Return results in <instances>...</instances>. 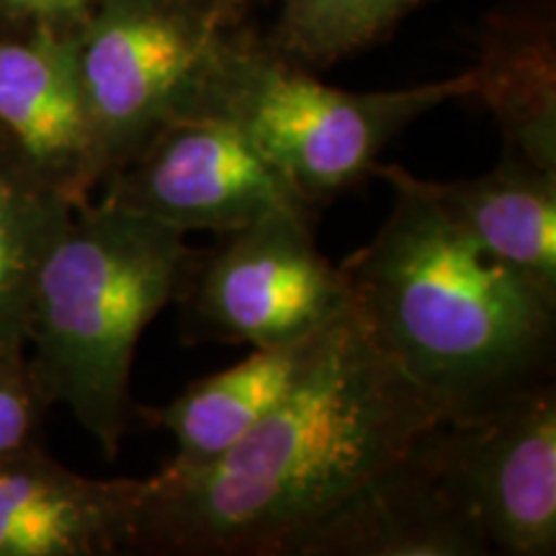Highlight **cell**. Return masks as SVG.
<instances>
[{"label":"cell","instance_id":"obj_1","mask_svg":"<svg viewBox=\"0 0 556 556\" xmlns=\"http://www.w3.org/2000/svg\"><path fill=\"white\" fill-rule=\"evenodd\" d=\"M443 420L356 307L270 413L212 462L144 479L135 552L283 556L299 533Z\"/></svg>","mask_w":556,"mask_h":556},{"label":"cell","instance_id":"obj_2","mask_svg":"<svg viewBox=\"0 0 556 556\" xmlns=\"http://www.w3.org/2000/svg\"><path fill=\"white\" fill-rule=\"evenodd\" d=\"M371 173L394 189L392 212L340 270L374 343L443 417L552 379L556 299L479 248L422 178L400 165Z\"/></svg>","mask_w":556,"mask_h":556},{"label":"cell","instance_id":"obj_3","mask_svg":"<svg viewBox=\"0 0 556 556\" xmlns=\"http://www.w3.org/2000/svg\"><path fill=\"white\" fill-rule=\"evenodd\" d=\"M186 235L93 197L75 206L45 268L26 332V366L47 407H65L103 454H119L135 402L139 338L184 294L197 263Z\"/></svg>","mask_w":556,"mask_h":556},{"label":"cell","instance_id":"obj_4","mask_svg":"<svg viewBox=\"0 0 556 556\" xmlns=\"http://www.w3.org/2000/svg\"><path fill=\"white\" fill-rule=\"evenodd\" d=\"M471 90L469 70L392 90L328 86L242 21L214 47L184 106L197 103L238 124L315 206L364 180L402 129L443 103L471 99Z\"/></svg>","mask_w":556,"mask_h":556},{"label":"cell","instance_id":"obj_5","mask_svg":"<svg viewBox=\"0 0 556 556\" xmlns=\"http://www.w3.org/2000/svg\"><path fill=\"white\" fill-rule=\"evenodd\" d=\"M232 26L201 0H101L88 13L73 52L106 176L191 99Z\"/></svg>","mask_w":556,"mask_h":556},{"label":"cell","instance_id":"obj_6","mask_svg":"<svg viewBox=\"0 0 556 556\" xmlns=\"http://www.w3.org/2000/svg\"><path fill=\"white\" fill-rule=\"evenodd\" d=\"M189 323L222 343L268 348L315 336L351 307L304 208H276L199 253L184 294Z\"/></svg>","mask_w":556,"mask_h":556},{"label":"cell","instance_id":"obj_7","mask_svg":"<svg viewBox=\"0 0 556 556\" xmlns=\"http://www.w3.org/2000/svg\"><path fill=\"white\" fill-rule=\"evenodd\" d=\"M451 495L490 554L556 552V389L552 379L422 433Z\"/></svg>","mask_w":556,"mask_h":556},{"label":"cell","instance_id":"obj_8","mask_svg":"<svg viewBox=\"0 0 556 556\" xmlns=\"http://www.w3.org/2000/svg\"><path fill=\"white\" fill-rule=\"evenodd\" d=\"M96 197L180 235H225L276 208L312 212L238 124L197 103L160 124L103 178Z\"/></svg>","mask_w":556,"mask_h":556},{"label":"cell","instance_id":"obj_9","mask_svg":"<svg viewBox=\"0 0 556 556\" xmlns=\"http://www.w3.org/2000/svg\"><path fill=\"white\" fill-rule=\"evenodd\" d=\"M0 150L73 206L106 176L78 70L73 34L0 31Z\"/></svg>","mask_w":556,"mask_h":556},{"label":"cell","instance_id":"obj_10","mask_svg":"<svg viewBox=\"0 0 556 556\" xmlns=\"http://www.w3.org/2000/svg\"><path fill=\"white\" fill-rule=\"evenodd\" d=\"M422 433L299 533L283 556L490 554L475 520L456 503L430 458Z\"/></svg>","mask_w":556,"mask_h":556},{"label":"cell","instance_id":"obj_11","mask_svg":"<svg viewBox=\"0 0 556 556\" xmlns=\"http://www.w3.org/2000/svg\"><path fill=\"white\" fill-rule=\"evenodd\" d=\"M144 479L67 469L41 443L0 456V556L135 552Z\"/></svg>","mask_w":556,"mask_h":556},{"label":"cell","instance_id":"obj_12","mask_svg":"<svg viewBox=\"0 0 556 556\" xmlns=\"http://www.w3.org/2000/svg\"><path fill=\"white\" fill-rule=\"evenodd\" d=\"M471 99L495 116L503 152L556 170L554 0H503L477 31Z\"/></svg>","mask_w":556,"mask_h":556},{"label":"cell","instance_id":"obj_13","mask_svg":"<svg viewBox=\"0 0 556 556\" xmlns=\"http://www.w3.org/2000/svg\"><path fill=\"white\" fill-rule=\"evenodd\" d=\"M422 184L479 248L556 299V170L503 152L484 176Z\"/></svg>","mask_w":556,"mask_h":556},{"label":"cell","instance_id":"obj_14","mask_svg":"<svg viewBox=\"0 0 556 556\" xmlns=\"http://www.w3.org/2000/svg\"><path fill=\"white\" fill-rule=\"evenodd\" d=\"M332 325L294 343L255 348L245 361L193 381L152 413V420L176 441L173 464L212 462L245 438L309 371Z\"/></svg>","mask_w":556,"mask_h":556},{"label":"cell","instance_id":"obj_15","mask_svg":"<svg viewBox=\"0 0 556 556\" xmlns=\"http://www.w3.org/2000/svg\"><path fill=\"white\" fill-rule=\"evenodd\" d=\"M73 204L0 150V356H24L34 294Z\"/></svg>","mask_w":556,"mask_h":556},{"label":"cell","instance_id":"obj_16","mask_svg":"<svg viewBox=\"0 0 556 556\" xmlns=\"http://www.w3.org/2000/svg\"><path fill=\"white\" fill-rule=\"evenodd\" d=\"M428 0H274L268 45L304 67H328L389 37Z\"/></svg>","mask_w":556,"mask_h":556},{"label":"cell","instance_id":"obj_17","mask_svg":"<svg viewBox=\"0 0 556 556\" xmlns=\"http://www.w3.org/2000/svg\"><path fill=\"white\" fill-rule=\"evenodd\" d=\"M24 356H0V456L39 443L47 413Z\"/></svg>","mask_w":556,"mask_h":556},{"label":"cell","instance_id":"obj_18","mask_svg":"<svg viewBox=\"0 0 556 556\" xmlns=\"http://www.w3.org/2000/svg\"><path fill=\"white\" fill-rule=\"evenodd\" d=\"M101 0H0V31L73 34Z\"/></svg>","mask_w":556,"mask_h":556},{"label":"cell","instance_id":"obj_19","mask_svg":"<svg viewBox=\"0 0 556 556\" xmlns=\"http://www.w3.org/2000/svg\"><path fill=\"white\" fill-rule=\"evenodd\" d=\"M201 3L214 13H219L222 18L232 21V24H242L255 0H201Z\"/></svg>","mask_w":556,"mask_h":556}]
</instances>
